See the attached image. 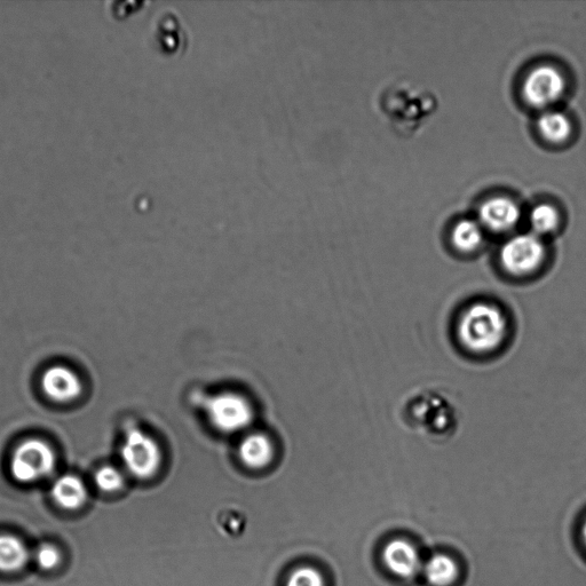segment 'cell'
I'll use <instances>...</instances> for the list:
<instances>
[{
  "mask_svg": "<svg viewBox=\"0 0 586 586\" xmlns=\"http://www.w3.org/2000/svg\"><path fill=\"white\" fill-rule=\"evenodd\" d=\"M456 328L464 350L474 355H488L503 347L510 322L501 306L480 300L465 308Z\"/></svg>",
  "mask_w": 586,
  "mask_h": 586,
  "instance_id": "1",
  "label": "cell"
},
{
  "mask_svg": "<svg viewBox=\"0 0 586 586\" xmlns=\"http://www.w3.org/2000/svg\"><path fill=\"white\" fill-rule=\"evenodd\" d=\"M205 409L212 425L224 433H236L247 429L253 419L250 402L235 392L215 395L207 401Z\"/></svg>",
  "mask_w": 586,
  "mask_h": 586,
  "instance_id": "5",
  "label": "cell"
},
{
  "mask_svg": "<svg viewBox=\"0 0 586 586\" xmlns=\"http://www.w3.org/2000/svg\"><path fill=\"white\" fill-rule=\"evenodd\" d=\"M287 586H326V582L318 569L306 566L293 570Z\"/></svg>",
  "mask_w": 586,
  "mask_h": 586,
  "instance_id": "18",
  "label": "cell"
},
{
  "mask_svg": "<svg viewBox=\"0 0 586 586\" xmlns=\"http://www.w3.org/2000/svg\"><path fill=\"white\" fill-rule=\"evenodd\" d=\"M451 242L456 250L470 255L480 250L486 242V229L477 219L465 218L457 221L451 232Z\"/></svg>",
  "mask_w": 586,
  "mask_h": 586,
  "instance_id": "12",
  "label": "cell"
},
{
  "mask_svg": "<svg viewBox=\"0 0 586 586\" xmlns=\"http://www.w3.org/2000/svg\"><path fill=\"white\" fill-rule=\"evenodd\" d=\"M383 562L388 572L408 580L422 573L424 560L421 552L413 543L406 540H393L384 546Z\"/></svg>",
  "mask_w": 586,
  "mask_h": 586,
  "instance_id": "8",
  "label": "cell"
},
{
  "mask_svg": "<svg viewBox=\"0 0 586 586\" xmlns=\"http://www.w3.org/2000/svg\"><path fill=\"white\" fill-rule=\"evenodd\" d=\"M582 540H583V544L586 549V519H585L583 527H582Z\"/></svg>",
  "mask_w": 586,
  "mask_h": 586,
  "instance_id": "20",
  "label": "cell"
},
{
  "mask_svg": "<svg viewBox=\"0 0 586 586\" xmlns=\"http://www.w3.org/2000/svg\"><path fill=\"white\" fill-rule=\"evenodd\" d=\"M57 466V455L49 442L30 438L19 443L12 454V477L21 483L49 478Z\"/></svg>",
  "mask_w": 586,
  "mask_h": 586,
  "instance_id": "3",
  "label": "cell"
},
{
  "mask_svg": "<svg viewBox=\"0 0 586 586\" xmlns=\"http://www.w3.org/2000/svg\"><path fill=\"white\" fill-rule=\"evenodd\" d=\"M529 224L533 233L542 237L556 232L560 224V215L549 203L537 204L529 213Z\"/></svg>",
  "mask_w": 586,
  "mask_h": 586,
  "instance_id": "16",
  "label": "cell"
},
{
  "mask_svg": "<svg viewBox=\"0 0 586 586\" xmlns=\"http://www.w3.org/2000/svg\"><path fill=\"white\" fill-rule=\"evenodd\" d=\"M41 387L51 401L70 403L83 393V382L73 369L66 366H52L44 371Z\"/></svg>",
  "mask_w": 586,
  "mask_h": 586,
  "instance_id": "9",
  "label": "cell"
},
{
  "mask_svg": "<svg viewBox=\"0 0 586 586\" xmlns=\"http://www.w3.org/2000/svg\"><path fill=\"white\" fill-rule=\"evenodd\" d=\"M521 210L516 201L505 196L492 197L480 205L479 223L486 231L503 234L516 228Z\"/></svg>",
  "mask_w": 586,
  "mask_h": 586,
  "instance_id": "7",
  "label": "cell"
},
{
  "mask_svg": "<svg viewBox=\"0 0 586 586\" xmlns=\"http://www.w3.org/2000/svg\"><path fill=\"white\" fill-rule=\"evenodd\" d=\"M60 552L51 544H44L37 550L36 560L39 567L43 569H53L59 565Z\"/></svg>",
  "mask_w": 586,
  "mask_h": 586,
  "instance_id": "19",
  "label": "cell"
},
{
  "mask_svg": "<svg viewBox=\"0 0 586 586\" xmlns=\"http://www.w3.org/2000/svg\"><path fill=\"white\" fill-rule=\"evenodd\" d=\"M29 552L25 543L13 535H0V572H17L27 564Z\"/></svg>",
  "mask_w": 586,
  "mask_h": 586,
  "instance_id": "15",
  "label": "cell"
},
{
  "mask_svg": "<svg viewBox=\"0 0 586 586\" xmlns=\"http://www.w3.org/2000/svg\"><path fill=\"white\" fill-rule=\"evenodd\" d=\"M422 574L431 586H451L458 578L457 562L447 554H434L424 561Z\"/></svg>",
  "mask_w": 586,
  "mask_h": 586,
  "instance_id": "13",
  "label": "cell"
},
{
  "mask_svg": "<svg viewBox=\"0 0 586 586\" xmlns=\"http://www.w3.org/2000/svg\"><path fill=\"white\" fill-rule=\"evenodd\" d=\"M273 456V443L263 433H251L241 442V461L244 465L250 467V469H264V467L272 462Z\"/></svg>",
  "mask_w": 586,
  "mask_h": 586,
  "instance_id": "11",
  "label": "cell"
},
{
  "mask_svg": "<svg viewBox=\"0 0 586 586\" xmlns=\"http://www.w3.org/2000/svg\"><path fill=\"white\" fill-rule=\"evenodd\" d=\"M537 129L546 141L551 144H561L572 133V123L564 113L548 109L538 117Z\"/></svg>",
  "mask_w": 586,
  "mask_h": 586,
  "instance_id": "14",
  "label": "cell"
},
{
  "mask_svg": "<svg viewBox=\"0 0 586 586\" xmlns=\"http://www.w3.org/2000/svg\"><path fill=\"white\" fill-rule=\"evenodd\" d=\"M95 485L98 486L102 492L116 493L121 490L125 483V478L120 469L112 465H105L95 472Z\"/></svg>",
  "mask_w": 586,
  "mask_h": 586,
  "instance_id": "17",
  "label": "cell"
},
{
  "mask_svg": "<svg viewBox=\"0 0 586 586\" xmlns=\"http://www.w3.org/2000/svg\"><path fill=\"white\" fill-rule=\"evenodd\" d=\"M121 456L126 471L138 479L153 478L162 464V451L157 441L138 429L126 434Z\"/></svg>",
  "mask_w": 586,
  "mask_h": 586,
  "instance_id": "4",
  "label": "cell"
},
{
  "mask_svg": "<svg viewBox=\"0 0 586 586\" xmlns=\"http://www.w3.org/2000/svg\"><path fill=\"white\" fill-rule=\"evenodd\" d=\"M52 497L60 508L69 511L78 510L87 501V488L77 475L65 474L53 483Z\"/></svg>",
  "mask_w": 586,
  "mask_h": 586,
  "instance_id": "10",
  "label": "cell"
},
{
  "mask_svg": "<svg viewBox=\"0 0 586 586\" xmlns=\"http://www.w3.org/2000/svg\"><path fill=\"white\" fill-rule=\"evenodd\" d=\"M565 91L564 74L550 63H544L530 70L522 84V94L527 104L538 109L549 108L556 104Z\"/></svg>",
  "mask_w": 586,
  "mask_h": 586,
  "instance_id": "6",
  "label": "cell"
},
{
  "mask_svg": "<svg viewBox=\"0 0 586 586\" xmlns=\"http://www.w3.org/2000/svg\"><path fill=\"white\" fill-rule=\"evenodd\" d=\"M548 256L542 237L534 233L511 237L500 251V263L504 272L510 276H533L540 272Z\"/></svg>",
  "mask_w": 586,
  "mask_h": 586,
  "instance_id": "2",
  "label": "cell"
}]
</instances>
